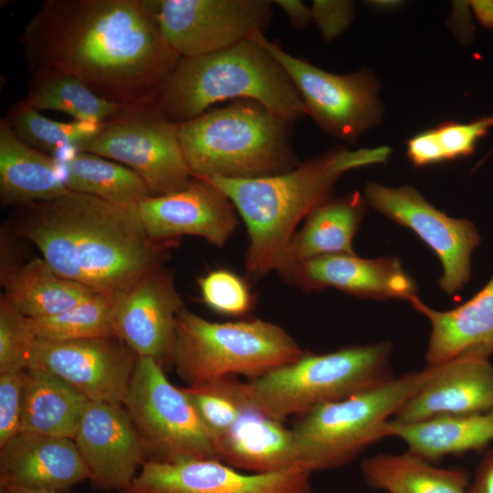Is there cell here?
I'll list each match as a JSON object with an SVG mask.
<instances>
[{"label": "cell", "instance_id": "34", "mask_svg": "<svg viewBox=\"0 0 493 493\" xmlns=\"http://www.w3.org/2000/svg\"><path fill=\"white\" fill-rule=\"evenodd\" d=\"M199 419L217 442L236 422L246 397L245 383L223 377L183 387Z\"/></svg>", "mask_w": 493, "mask_h": 493}, {"label": "cell", "instance_id": "45", "mask_svg": "<svg viewBox=\"0 0 493 493\" xmlns=\"http://www.w3.org/2000/svg\"><path fill=\"white\" fill-rule=\"evenodd\" d=\"M5 493H62L58 491H11Z\"/></svg>", "mask_w": 493, "mask_h": 493}, {"label": "cell", "instance_id": "42", "mask_svg": "<svg viewBox=\"0 0 493 493\" xmlns=\"http://www.w3.org/2000/svg\"><path fill=\"white\" fill-rule=\"evenodd\" d=\"M466 493H493V450L482 459Z\"/></svg>", "mask_w": 493, "mask_h": 493}, {"label": "cell", "instance_id": "27", "mask_svg": "<svg viewBox=\"0 0 493 493\" xmlns=\"http://www.w3.org/2000/svg\"><path fill=\"white\" fill-rule=\"evenodd\" d=\"M388 436L401 438L408 451L436 464L446 456L488 446L493 440V409L471 414H444L415 423L390 420Z\"/></svg>", "mask_w": 493, "mask_h": 493}, {"label": "cell", "instance_id": "16", "mask_svg": "<svg viewBox=\"0 0 493 493\" xmlns=\"http://www.w3.org/2000/svg\"><path fill=\"white\" fill-rule=\"evenodd\" d=\"M310 477L300 470L244 473L211 459L147 461L120 493H311Z\"/></svg>", "mask_w": 493, "mask_h": 493}, {"label": "cell", "instance_id": "3", "mask_svg": "<svg viewBox=\"0 0 493 493\" xmlns=\"http://www.w3.org/2000/svg\"><path fill=\"white\" fill-rule=\"evenodd\" d=\"M390 153L387 146L352 151L341 145L275 175L200 178L220 188L244 220L249 236L246 268L251 277L261 278L277 270L297 225L331 198L345 173L384 163Z\"/></svg>", "mask_w": 493, "mask_h": 493}, {"label": "cell", "instance_id": "7", "mask_svg": "<svg viewBox=\"0 0 493 493\" xmlns=\"http://www.w3.org/2000/svg\"><path fill=\"white\" fill-rule=\"evenodd\" d=\"M436 366L412 372L302 415L291 428L302 471L341 467L388 436V422L432 378Z\"/></svg>", "mask_w": 493, "mask_h": 493}, {"label": "cell", "instance_id": "31", "mask_svg": "<svg viewBox=\"0 0 493 493\" xmlns=\"http://www.w3.org/2000/svg\"><path fill=\"white\" fill-rule=\"evenodd\" d=\"M27 93L23 99L38 111L58 110L75 121L103 124L128 108L109 100L74 76L51 68L30 70Z\"/></svg>", "mask_w": 493, "mask_h": 493}, {"label": "cell", "instance_id": "11", "mask_svg": "<svg viewBox=\"0 0 493 493\" xmlns=\"http://www.w3.org/2000/svg\"><path fill=\"white\" fill-rule=\"evenodd\" d=\"M284 68L301 95L308 115L328 134L354 143L383 115L380 85L370 69L333 74L286 52L264 34L253 37Z\"/></svg>", "mask_w": 493, "mask_h": 493}, {"label": "cell", "instance_id": "39", "mask_svg": "<svg viewBox=\"0 0 493 493\" xmlns=\"http://www.w3.org/2000/svg\"><path fill=\"white\" fill-rule=\"evenodd\" d=\"M313 22L326 41L342 34L353 20V2L314 0L311 4Z\"/></svg>", "mask_w": 493, "mask_h": 493}, {"label": "cell", "instance_id": "36", "mask_svg": "<svg viewBox=\"0 0 493 493\" xmlns=\"http://www.w3.org/2000/svg\"><path fill=\"white\" fill-rule=\"evenodd\" d=\"M203 301L216 313L244 316L252 308L253 297L246 283L227 269H215L198 278Z\"/></svg>", "mask_w": 493, "mask_h": 493}, {"label": "cell", "instance_id": "17", "mask_svg": "<svg viewBox=\"0 0 493 493\" xmlns=\"http://www.w3.org/2000/svg\"><path fill=\"white\" fill-rule=\"evenodd\" d=\"M137 212L146 234L156 242H173L188 235L222 247L238 223L229 197L211 182L195 176L181 191L141 201Z\"/></svg>", "mask_w": 493, "mask_h": 493}, {"label": "cell", "instance_id": "35", "mask_svg": "<svg viewBox=\"0 0 493 493\" xmlns=\"http://www.w3.org/2000/svg\"><path fill=\"white\" fill-rule=\"evenodd\" d=\"M37 337L29 318L0 298V373L28 368Z\"/></svg>", "mask_w": 493, "mask_h": 493}, {"label": "cell", "instance_id": "19", "mask_svg": "<svg viewBox=\"0 0 493 493\" xmlns=\"http://www.w3.org/2000/svg\"><path fill=\"white\" fill-rule=\"evenodd\" d=\"M303 290L334 288L362 299L409 300L416 296L414 280L396 257L362 258L333 254L304 261L281 276Z\"/></svg>", "mask_w": 493, "mask_h": 493}, {"label": "cell", "instance_id": "43", "mask_svg": "<svg viewBox=\"0 0 493 493\" xmlns=\"http://www.w3.org/2000/svg\"><path fill=\"white\" fill-rule=\"evenodd\" d=\"M468 4L480 24L493 29V0H475Z\"/></svg>", "mask_w": 493, "mask_h": 493}, {"label": "cell", "instance_id": "1", "mask_svg": "<svg viewBox=\"0 0 493 493\" xmlns=\"http://www.w3.org/2000/svg\"><path fill=\"white\" fill-rule=\"evenodd\" d=\"M18 40L29 71L62 70L127 108L154 104L181 58L144 0H47Z\"/></svg>", "mask_w": 493, "mask_h": 493}, {"label": "cell", "instance_id": "8", "mask_svg": "<svg viewBox=\"0 0 493 493\" xmlns=\"http://www.w3.org/2000/svg\"><path fill=\"white\" fill-rule=\"evenodd\" d=\"M304 353L289 333L270 321L212 322L184 308L176 316L171 363L191 385L233 374L255 379Z\"/></svg>", "mask_w": 493, "mask_h": 493}, {"label": "cell", "instance_id": "37", "mask_svg": "<svg viewBox=\"0 0 493 493\" xmlns=\"http://www.w3.org/2000/svg\"><path fill=\"white\" fill-rule=\"evenodd\" d=\"M492 127L493 116H484L467 123L445 121L433 129L446 162L472 154Z\"/></svg>", "mask_w": 493, "mask_h": 493}, {"label": "cell", "instance_id": "2", "mask_svg": "<svg viewBox=\"0 0 493 493\" xmlns=\"http://www.w3.org/2000/svg\"><path fill=\"white\" fill-rule=\"evenodd\" d=\"M12 223L56 273L108 297L163 266L173 243L148 236L137 205L75 192L15 207Z\"/></svg>", "mask_w": 493, "mask_h": 493}, {"label": "cell", "instance_id": "26", "mask_svg": "<svg viewBox=\"0 0 493 493\" xmlns=\"http://www.w3.org/2000/svg\"><path fill=\"white\" fill-rule=\"evenodd\" d=\"M1 284L6 300L31 320L58 315L100 294L61 277L39 257L1 267Z\"/></svg>", "mask_w": 493, "mask_h": 493}, {"label": "cell", "instance_id": "5", "mask_svg": "<svg viewBox=\"0 0 493 493\" xmlns=\"http://www.w3.org/2000/svg\"><path fill=\"white\" fill-rule=\"evenodd\" d=\"M292 123L256 100L242 99L177 125L193 176L250 179L282 173L299 163Z\"/></svg>", "mask_w": 493, "mask_h": 493}, {"label": "cell", "instance_id": "6", "mask_svg": "<svg viewBox=\"0 0 493 493\" xmlns=\"http://www.w3.org/2000/svg\"><path fill=\"white\" fill-rule=\"evenodd\" d=\"M390 341L354 345L324 354H307L245 383L250 402L283 421L303 415L393 378Z\"/></svg>", "mask_w": 493, "mask_h": 493}, {"label": "cell", "instance_id": "15", "mask_svg": "<svg viewBox=\"0 0 493 493\" xmlns=\"http://www.w3.org/2000/svg\"><path fill=\"white\" fill-rule=\"evenodd\" d=\"M111 298L114 335L139 357L171 362L176 316L184 308L172 272L157 267Z\"/></svg>", "mask_w": 493, "mask_h": 493}, {"label": "cell", "instance_id": "12", "mask_svg": "<svg viewBox=\"0 0 493 493\" xmlns=\"http://www.w3.org/2000/svg\"><path fill=\"white\" fill-rule=\"evenodd\" d=\"M180 58L215 53L263 34L273 13L267 0H144Z\"/></svg>", "mask_w": 493, "mask_h": 493}, {"label": "cell", "instance_id": "4", "mask_svg": "<svg viewBox=\"0 0 493 493\" xmlns=\"http://www.w3.org/2000/svg\"><path fill=\"white\" fill-rule=\"evenodd\" d=\"M256 100L291 122L308 116L301 95L279 62L251 38L226 49L181 58L154 105L169 121H191L218 102Z\"/></svg>", "mask_w": 493, "mask_h": 493}, {"label": "cell", "instance_id": "24", "mask_svg": "<svg viewBox=\"0 0 493 493\" xmlns=\"http://www.w3.org/2000/svg\"><path fill=\"white\" fill-rule=\"evenodd\" d=\"M367 205L364 195L358 191L320 204L293 235L276 271L282 276L314 257L354 254L352 239L365 216Z\"/></svg>", "mask_w": 493, "mask_h": 493}, {"label": "cell", "instance_id": "30", "mask_svg": "<svg viewBox=\"0 0 493 493\" xmlns=\"http://www.w3.org/2000/svg\"><path fill=\"white\" fill-rule=\"evenodd\" d=\"M58 160L70 192L120 205H136L153 195L137 173L115 161L83 151L69 152Z\"/></svg>", "mask_w": 493, "mask_h": 493}, {"label": "cell", "instance_id": "29", "mask_svg": "<svg viewBox=\"0 0 493 493\" xmlns=\"http://www.w3.org/2000/svg\"><path fill=\"white\" fill-rule=\"evenodd\" d=\"M366 484L387 493H466L469 474L464 468H441L407 451L378 454L362 459Z\"/></svg>", "mask_w": 493, "mask_h": 493}, {"label": "cell", "instance_id": "28", "mask_svg": "<svg viewBox=\"0 0 493 493\" xmlns=\"http://www.w3.org/2000/svg\"><path fill=\"white\" fill-rule=\"evenodd\" d=\"M89 400L66 381L38 367L26 370L20 433L75 438Z\"/></svg>", "mask_w": 493, "mask_h": 493}, {"label": "cell", "instance_id": "44", "mask_svg": "<svg viewBox=\"0 0 493 493\" xmlns=\"http://www.w3.org/2000/svg\"><path fill=\"white\" fill-rule=\"evenodd\" d=\"M372 7H375L377 9L381 8V9H390V8H393L395 6H398L401 5V2L400 1H388V0H383V1H369L367 2Z\"/></svg>", "mask_w": 493, "mask_h": 493}, {"label": "cell", "instance_id": "18", "mask_svg": "<svg viewBox=\"0 0 493 493\" xmlns=\"http://www.w3.org/2000/svg\"><path fill=\"white\" fill-rule=\"evenodd\" d=\"M74 441L89 480L98 489L120 493L148 461L140 435L123 405L89 401Z\"/></svg>", "mask_w": 493, "mask_h": 493}, {"label": "cell", "instance_id": "13", "mask_svg": "<svg viewBox=\"0 0 493 493\" xmlns=\"http://www.w3.org/2000/svg\"><path fill=\"white\" fill-rule=\"evenodd\" d=\"M363 195L368 205L412 230L436 255L443 267L439 286L445 293L455 294L468 283L470 257L480 243L472 222L450 217L411 185L390 187L369 182Z\"/></svg>", "mask_w": 493, "mask_h": 493}, {"label": "cell", "instance_id": "38", "mask_svg": "<svg viewBox=\"0 0 493 493\" xmlns=\"http://www.w3.org/2000/svg\"><path fill=\"white\" fill-rule=\"evenodd\" d=\"M26 370L0 373V448L20 433Z\"/></svg>", "mask_w": 493, "mask_h": 493}, {"label": "cell", "instance_id": "40", "mask_svg": "<svg viewBox=\"0 0 493 493\" xmlns=\"http://www.w3.org/2000/svg\"><path fill=\"white\" fill-rule=\"evenodd\" d=\"M406 153L411 163L417 167L445 162L434 129L422 131L409 139Z\"/></svg>", "mask_w": 493, "mask_h": 493}, {"label": "cell", "instance_id": "9", "mask_svg": "<svg viewBox=\"0 0 493 493\" xmlns=\"http://www.w3.org/2000/svg\"><path fill=\"white\" fill-rule=\"evenodd\" d=\"M123 406L148 461L218 460L215 445L189 399L169 382L155 359L139 357Z\"/></svg>", "mask_w": 493, "mask_h": 493}, {"label": "cell", "instance_id": "22", "mask_svg": "<svg viewBox=\"0 0 493 493\" xmlns=\"http://www.w3.org/2000/svg\"><path fill=\"white\" fill-rule=\"evenodd\" d=\"M216 452L218 461L240 471L257 474L302 471L292 429L255 406L246 392L239 414L217 442Z\"/></svg>", "mask_w": 493, "mask_h": 493}, {"label": "cell", "instance_id": "32", "mask_svg": "<svg viewBox=\"0 0 493 493\" xmlns=\"http://www.w3.org/2000/svg\"><path fill=\"white\" fill-rule=\"evenodd\" d=\"M4 120L25 142L57 159L69 152L81 151L102 126L46 118L24 100L12 104Z\"/></svg>", "mask_w": 493, "mask_h": 493}, {"label": "cell", "instance_id": "21", "mask_svg": "<svg viewBox=\"0 0 493 493\" xmlns=\"http://www.w3.org/2000/svg\"><path fill=\"white\" fill-rule=\"evenodd\" d=\"M436 366L432 378L395 414L398 423L444 414H471L493 409V364L488 358L463 357Z\"/></svg>", "mask_w": 493, "mask_h": 493}, {"label": "cell", "instance_id": "46", "mask_svg": "<svg viewBox=\"0 0 493 493\" xmlns=\"http://www.w3.org/2000/svg\"><path fill=\"white\" fill-rule=\"evenodd\" d=\"M492 152H493V149H492V151L488 153V155H490Z\"/></svg>", "mask_w": 493, "mask_h": 493}, {"label": "cell", "instance_id": "14", "mask_svg": "<svg viewBox=\"0 0 493 493\" xmlns=\"http://www.w3.org/2000/svg\"><path fill=\"white\" fill-rule=\"evenodd\" d=\"M139 356L116 336L73 341L37 339L29 367L60 377L89 401L123 405Z\"/></svg>", "mask_w": 493, "mask_h": 493}, {"label": "cell", "instance_id": "25", "mask_svg": "<svg viewBox=\"0 0 493 493\" xmlns=\"http://www.w3.org/2000/svg\"><path fill=\"white\" fill-rule=\"evenodd\" d=\"M70 192L59 162L21 140L0 121V201L18 207L59 197Z\"/></svg>", "mask_w": 493, "mask_h": 493}, {"label": "cell", "instance_id": "33", "mask_svg": "<svg viewBox=\"0 0 493 493\" xmlns=\"http://www.w3.org/2000/svg\"><path fill=\"white\" fill-rule=\"evenodd\" d=\"M37 339L73 341L112 337V298L98 294L58 315L31 320Z\"/></svg>", "mask_w": 493, "mask_h": 493}, {"label": "cell", "instance_id": "10", "mask_svg": "<svg viewBox=\"0 0 493 493\" xmlns=\"http://www.w3.org/2000/svg\"><path fill=\"white\" fill-rule=\"evenodd\" d=\"M83 152L120 163L137 173L153 195L181 191L193 174L178 135V125L154 104L128 108L102 124Z\"/></svg>", "mask_w": 493, "mask_h": 493}, {"label": "cell", "instance_id": "23", "mask_svg": "<svg viewBox=\"0 0 493 493\" xmlns=\"http://www.w3.org/2000/svg\"><path fill=\"white\" fill-rule=\"evenodd\" d=\"M408 301L431 324L425 352L428 366L493 355V276L476 295L450 310L429 308L417 296Z\"/></svg>", "mask_w": 493, "mask_h": 493}, {"label": "cell", "instance_id": "41", "mask_svg": "<svg viewBox=\"0 0 493 493\" xmlns=\"http://www.w3.org/2000/svg\"><path fill=\"white\" fill-rule=\"evenodd\" d=\"M278 5L287 15L290 24L296 29H303L313 23L311 8L299 0H276Z\"/></svg>", "mask_w": 493, "mask_h": 493}, {"label": "cell", "instance_id": "20", "mask_svg": "<svg viewBox=\"0 0 493 493\" xmlns=\"http://www.w3.org/2000/svg\"><path fill=\"white\" fill-rule=\"evenodd\" d=\"M87 479L73 439L19 433L0 448V493L62 492Z\"/></svg>", "mask_w": 493, "mask_h": 493}]
</instances>
